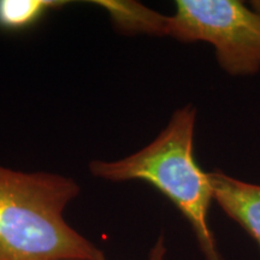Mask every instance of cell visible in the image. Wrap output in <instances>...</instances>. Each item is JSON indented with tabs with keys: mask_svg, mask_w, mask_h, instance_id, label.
I'll return each mask as SVG.
<instances>
[{
	"mask_svg": "<svg viewBox=\"0 0 260 260\" xmlns=\"http://www.w3.org/2000/svg\"><path fill=\"white\" fill-rule=\"evenodd\" d=\"M80 190L70 177L0 165V260H105L64 218Z\"/></svg>",
	"mask_w": 260,
	"mask_h": 260,
	"instance_id": "obj_1",
	"label": "cell"
},
{
	"mask_svg": "<svg viewBox=\"0 0 260 260\" xmlns=\"http://www.w3.org/2000/svg\"><path fill=\"white\" fill-rule=\"evenodd\" d=\"M195 122L194 106L178 109L151 144L119 160H92L89 171L106 181L152 184L190 224L205 260H223L209 224L212 184L209 172L199 167L194 155Z\"/></svg>",
	"mask_w": 260,
	"mask_h": 260,
	"instance_id": "obj_2",
	"label": "cell"
},
{
	"mask_svg": "<svg viewBox=\"0 0 260 260\" xmlns=\"http://www.w3.org/2000/svg\"><path fill=\"white\" fill-rule=\"evenodd\" d=\"M164 37L212 45L219 67L232 76L260 71V12L239 0H177Z\"/></svg>",
	"mask_w": 260,
	"mask_h": 260,
	"instance_id": "obj_3",
	"label": "cell"
},
{
	"mask_svg": "<svg viewBox=\"0 0 260 260\" xmlns=\"http://www.w3.org/2000/svg\"><path fill=\"white\" fill-rule=\"evenodd\" d=\"M209 176L214 201L246 230L260 251V184L237 180L220 170L209 172Z\"/></svg>",
	"mask_w": 260,
	"mask_h": 260,
	"instance_id": "obj_4",
	"label": "cell"
},
{
	"mask_svg": "<svg viewBox=\"0 0 260 260\" xmlns=\"http://www.w3.org/2000/svg\"><path fill=\"white\" fill-rule=\"evenodd\" d=\"M93 4L102 6L112 23L124 34H146L164 37L167 16L136 2L99 0Z\"/></svg>",
	"mask_w": 260,
	"mask_h": 260,
	"instance_id": "obj_5",
	"label": "cell"
},
{
	"mask_svg": "<svg viewBox=\"0 0 260 260\" xmlns=\"http://www.w3.org/2000/svg\"><path fill=\"white\" fill-rule=\"evenodd\" d=\"M67 2L59 0H0V29L8 31L24 30L54 9Z\"/></svg>",
	"mask_w": 260,
	"mask_h": 260,
	"instance_id": "obj_6",
	"label": "cell"
},
{
	"mask_svg": "<svg viewBox=\"0 0 260 260\" xmlns=\"http://www.w3.org/2000/svg\"><path fill=\"white\" fill-rule=\"evenodd\" d=\"M165 254H167V248L164 245V237L160 236L149 252L148 260H165Z\"/></svg>",
	"mask_w": 260,
	"mask_h": 260,
	"instance_id": "obj_7",
	"label": "cell"
},
{
	"mask_svg": "<svg viewBox=\"0 0 260 260\" xmlns=\"http://www.w3.org/2000/svg\"><path fill=\"white\" fill-rule=\"evenodd\" d=\"M249 4H251V8L254 9L256 12H260V0H253Z\"/></svg>",
	"mask_w": 260,
	"mask_h": 260,
	"instance_id": "obj_8",
	"label": "cell"
}]
</instances>
